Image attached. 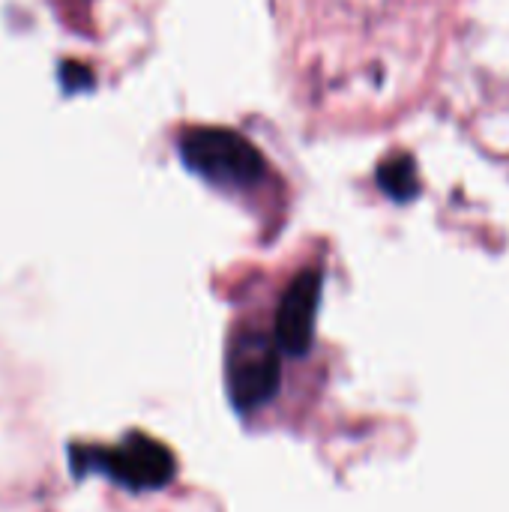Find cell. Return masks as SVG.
<instances>
[{
	"instance_id": "obj_1",
	"label": "cell",
	"mask_w": 509,
	"mask_h": 512,
	"mask_svg": "<svg viewBox=\"0 0 509 512\" xmlns=\"http://www.w3.org/2000/svg\"><path fill=\"white\" fill-rule=\"evenodd\" d=\"M282 360L285 351L279 348L273 330L243 327V333L231 339L228 360H225V381L237 414L258 417L276 402L282 390Z\"/></svg>"
},
{
	"instance_id": "obj_2",
	"label": "cell",
	"mask_w": 509,
	"mask_h": 512,
	"mask_svg": "<svg viewBox=\"0 0 509 512\" xmlns=\"http://www.w3.org/2000/svg\"><path fill=\"white\" fill-rule=\"evenodd\" d=\"M90 471H102L108 474L114 483L132 489V492H156L165 489L174 480V453L144 435V432H132L126 435L117 447L111 450H93L87 456Z\"/></svg>"
},
{
	"instance_id": "obj_3",
	"label": "cell",
	"mask_w": 509,
	"mask_h": 512,
	"mask_svg": "<svg viewBox=\"0 0 509 512\" xmlns=\"http://www.w3.org/2000/svg\"><path fill=\"white\" fill-rule=\"evenodd\" d=\"M315 306H318V291L312 279H300L291 294L285 297L273 333L285 357H306L315 345Z\"/></svg>"
}]
</instances>
